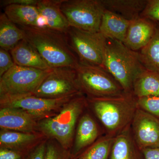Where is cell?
<instances>
[{"instance_id": "cell-25", "label": "cell", "mask_w": 159, "mask_h": 159, "mask_svg": "<svg viewBox=\"0 0 159 159\" xmlns=\"http://www.w3.org/2000/svg\"><path fill=\"white\" fill-rule=\"evenodd\" d=\"M115 137L107 134L99 137L74 159H109Z\"/></svg>"}, {"instance_id": "cell-17", "label": "cell", "mask_w": 159, "mask_h": 159, "mask_svg": "<svg viewBox=\"0 0 159 159\" xmlns=\"http://www.w3.org/2000/svg\"><path fill=\"white\" fill-rule=\"evenodd\" d=\"M109 159H144L134 140L130 126L115 137Z\"/></svg>"}, {"instance_id": "cell-31", "label": "cell", "mask_w": 159, "mask_h": 159, "mask_svg": "<svg viewBox=\"0 0 159 159\" xmlns=\"http://www.w3.org/2000/svg\"><path fill=\"white\" fill-rule=\"evenodd\" d=\"M28 153L0 148V159H25Z\"/></svg>"}, {"instance_id": "cell-24", "label": "cell", "mask_w": 159, "mask_h": 159, "mask_svg": "<svg viewBox=\"0 0 159 159\" xmlns=\"http://www.w3.org/2000/svg\"><path fill=\"white\" fill-rule=\"evenodd\" d=\"M139 52L144 68L159 73V22H156L155 30L150 42Z\"/></svg>"}, {"instance_id": "cell-6", "label": "cell", "mask_w": 159, "mask_h": 159, "mask_svg": "<svg viewBox=\"0 0 159 159\" xmlns=\"http://www.w3.org/2000/svg\"><path fill=\"white\" fill-rule=\"evenodd\" d=\"M75 70L81 92L88 98L118 97L125 93L119 83L102 68L79 63Z\"/></svg>"}, {"instance_id": "cell-22", "label": "cell", "mask_w": 159, "mask_h": 159, "mask_svg": "<svg viewBox=\"0 0 159 159\" xmlns=\"http://www.w3.org/2000/svg\"><path fill=\"white\" fill-rule=\"evenodd\" d=\"M132 93L137 99L159 96V73L144 70L134 80Z\"/></svg>"}, {"instance_id": "cell-33", "label": "cell", "mask_w": 159, "mask_h": 159, "mask_svg": "<svg viewBox=\"0 0 159 159\" xmlns=\"http://www.w3.org/2000/svg\"><path fill=\"white\" fill-rule=\"evenodd\" d=\"M144 159H159V147L142 149Z\"/></svg>"}, {"instance_id": "cell-4", "label": "cell", "mask_w": 159, "mask_h": 159, "mask_svg": "<svg viewBox=\"0 0 159 159\" xmlns=\"http://www.w3.org/2000/svg\"><path fill=\"white\" fill-rule=\"evenodd\" d=\"M102 68L111 75L127 94H133L134 80L145 69L139 52L111 39H107Z\"/></svg>"}, {"instance_id": "cell-14", "label": "cell", "mask_w": 159, "mask_h": 159, "mask_svg": "<svg viewBox=\"0 0 159 159\" xmlns=\"http://www.w3.org/2000/svg\"><path fill=\"white\" fill-rule=\"evenodd\" d=\"M155 27V22L141 16L131 21L123 43L130 50L139 52L150 42Z\"/></svg>"}, {"instance_id": "cell-18", "label": "cell", "mask_w": 159, "mask_h": 159, "mask_svg": "<svg viewBox=\"0 0 159 159\" xmlns=\"http://www.w3.org/2000/svg\"><path fill=\"white\" fill-rule=\"evenodd\" d=\"M63 1L39 0L36 6L40 15L46 20L48 29L66 33L70 26L61 8Z\"/></svg>"}, {"instance_id": "cell-13", "label": "cell", "mask_w": 159, "mask_h": 159, "mask_svg": "<svg viewBox=\"0 0 159 159\" xmlns=\"http://www.w3.org/2000/svg\"><path fill=\"white\" fill-rule=\"evenodd\" d=\"M38 120L25 111L16 108H0V128L20 132H38Z\"/></svg>"}, {"instance_id": "cell-32", "label": "cell", "mask_w": 159, "mask_h": 159, "mask_svg": "<svg viewBox=\"0 0 159 159\" xmlns=\"http://www.w3.org/2000/svg\"><path fill=\"white\" fill-rule=\"evenodd\" d=\"M39 2V0H4L1 3L5 7L11 5L36 6Z\"/></svg>"}, {"instance_id": "cell-23", "label": "cell", "mask_w": 159, "mask_h": 159, "mask_svg": "<svg viewBox=\"0 0 159 159\" xmlns=\"http://www.w3.org/2000/svg\"><path fill=\"white\" fill-rule=\"evenodd\" d=\"M25 32L9 19L5 13L0 15V47L11 51L25 39Z\"/></svg>"}, {"instance_id": "cell-5", "label": "cell", "mask_w": 159, "mask_h": 159, "mask_svg": "<svg viewBox=\"0 0 159 159\" xmlns=\"http://www.w3.org/2000/svg\"><path fill=\"white\" fill-rule=\"evenodd\" d=\"M52 70H39L15 65L0 77V100L33 95Z\"/></svg>"}, {"instance_id": "cell-7", "label": "cell", "mask_w": 159, "mask_h": 159, "mask_svg": "<svg viewBox=\"0 0 159 159\" xmlns=\"http://www.w3.org/2000/svg\"><path fill=\"white\" fill-rule=\"evenodd\" d=\"M66 34L79 63L102 68L106 38L99 31L90 32L71 27Z\"/></svg>"}, {"instance_id": "cell-29", "label": "cell", "mask_w": 159, "mask_h": 159, "mask_svg": "<svg viewBox=\"0 0 159 159\" xmlns=\"http://www.w3.org/2000/svg\"><path fill=\"white\" fill-rule=\"evenodd\" d=\"M15 65L9 51L0 48V77Z\"/></svg>"}, {"instance_id": "cell-20", "label": "cell", "mask_w": 159, "mask_h": 159, "mask_svg": "<svg viewBox=\"0 0 159 159\" xmlns=\"http://www.w3.org/2000/svg\"><path fill=\"white\" fill-rule=\"evenodd\" d=\"M131 21L105 9L100 23L99 31L107 39L124 42Z\"/></svg>"}, {"instance_id": "cell-19", "label": "cell", "mask_w": 159, "mask_h": 159, "mask_svg": "<svg viewBox=\"0 0 159 159\" xmlns=\"http://www.w3.org/2000/svg\"><path fill=\"white\" fill-rule=\"evenodd\" d=\"M16 65L39 70L51 69L37 50L25 39L20 42L10 51Z\"/></svg>"}, {"instance_id": "cell-3", "label": "cell", "mask_w": 159, "mask_h": 159, "mask_svg": "<svg viewBox=\"0 0 159 159\" xmlns=\"http://www.w3.org/2000/svg\"><path fill=\"white\" fill-rule=\"evenodd\" d=\"M87 99L88 107L102 124L106 134L114 137L130 126L138 108L137 98L133 94Z\"/></svg>"}, {"instance_id": "cell-12", "label": "cell", "mask_w": 159, "mask_h": 159, "mask_svg": "<svg viewBox=\"0 0 159 159\" xmlns=\"http://www.w3.org/2000/svg\"><path fill=\"white\" fill-rule=\"evenodd\" d=\"M100 129L91 114L84 112L80 117L75 131L71 148V158L75 159L99 139Z\"/></svg>"}, {"instance_id": "cell-9", "label": "cell", "mask_w": 159, "mask_h": 159, "mask_svg": "<svg viewBox=\"0 0 159 159\" xmlns=\"http://www.w3.org/2000/svg\"><path fill=\"white\" fill-rule=\"evenodd\" d=\"M83 94L77 81L76 70L71 68L53 69L33 95L57 99Z\"/></svg>"}, {"instance_id": "cell-15", "label": "cell", "mask_w": 159, "mask_h": 159, "mask_svg": "<svg viewBox=\"0 0 159 159\" xmlns=\"http://www.w3.org/2000/svg\"><path fill=\"white\" fill-rule=\"evenodd\" d=\"M46 139L39 132L29 133L1 129L0 148L29 153Z\"/></svg>"}, {"instance_id": "cell-34", "label": "cell", "mask_w": 159, "mask_h": 159, "mask_svg": "<svg viewBox=\"0 0 159 159\" xmlns=\"http://www.w3.org/2000/svg\"><path fill=\"white\" fill-rule=\"evenodd\" d=\"M71 159H72V158H71Z\"/></svg>"}, {"instance_id": "cell-10", "label": "cell", "mask_w": 159, "mask_h": 159, "mask_svg": "<svg viewBox=\"0 0 159 159\" xmlns=\"http://www.w3.org/2000/svg\"><path fill=\"white\" fill-rule=\"evenodd\" d=\"M75 97L51 99L41 98L33 95H26L0 100V108L20 109L34 116L39 121L56 115L65 104Z\"/></svg>"}, {"instance_id": "cell-16", "label": "cell", "mask_w": 159, "mask_h": 159, "mask_svg": "<svg viewBox=\"0 0 159 159\" xmlns=\"http://www.w3.org/2000/svg\"><path fill=\"white\" fill-rule=\"evenodd\" d=\"M4 13L19 27L48 29L46 20L40 15L36 6L9 5L5 7Z\"/></svg>"}, {"instance_id": "cell-30", "label": "cell", "mask_w": 159, "mask_h": 159, "mask_svg": "<svg viewBox=\"0 0 159 159\" xmlns=\"http://www.w3.org/2000/svg\"><path fill=\"white\" fill-rule=\"evenodd\" d=\"M47 140L48 139H45L35 148L30 151L25 159H44Z\"/></svg>"}, {"instance_id": "cell-28", "label": "cell", "mask_w": 159, "mask_h": 159, "mask_svg": "<svg viewBox=\"0 0 159 159\" xmlns=\"http://www.w3.org/2000/svg\"><path fill=\"white\" fill-rule=\"evenodd\" d=\"M140 16L159 22V0H147L145 9Z\"/></svg>"}, {"instance_id": "cell-1", "label": "cell", "mask_w": 159, "mask_h": 159, "mask_svg": "<svg viewBox=\"0 0 159 159\" xmlns=\"http://www.w3.org/2000/svg\"><path fill=\"white\" fill-rule=\"evenodd\" d=\"M25 32V39L37 50L51 69H76L79 61L71 48L66 34L50 29L20 27Z\"/></svg>"}, {"instance_id": "cell-8", "label": "cell", "mask_w": 159, "mask_h": 159, "mask_svg": "<svg viewBox=\"0 0 159 159\" xmlns=\"http://www.w3.org/2000/svg\"><path fill=\"white\" fill-rule=\"evenodd\" d=\"M61 8L70 27L90 32L99 31L105 9L101 0H64Z\"/></svg>"}, {"instance_id": "cell-2", "label": "cell", "mask_w": 159, "mask_h": 159, "mask_svg": "<svg viewBox=\"0 0 159 159\" xmlns=\"http://www.w3.org/2000/svg\"><path fill=\"white\" fill-rule=\"evenodd\" d=\"M87 108L86 97L79 94L65 104L56 115L39 121L38 131L70 151L78 121Z\"/></svg>"}, {"instance_id": "cell-21", "label": "cell", "mask_w": 159, "mask_h": 159, "mask_svg": "<svg viewBox=\"0 0 159 159\" xmlns=\"http://www.w3.org/2000/svg\"><path fill=\"white\" fill-rule=\"evenodd\" d=\"M105 9L129 21L140 17L147 0H101Z\"/></svg>"}, {"instance_id": "cell-26", "label": "cell", "mask_w": 159, "mask_h": 159, "mask_svg": "<svg viewBox=\"0 0 159 159\" xmlns=\"http://www.w3.org/2000/svg\"><path fill=\"white\" fill-rule=\"evenodd\" d=\"M70 152L63 148L59 143L48 139L44 159H71Z\"/></svg>"}, {"instance_id": "cell-11", "label": "cell", "mask_w": 159, "mask_h": 159, "mask_svg": "<svg viewBox=\"0 0 159 159\" xmlns=\"http://www.w3.org/2000/svg\"><path fill=\"white\" fill-rule=\"evenodd\" d=\"M134 140L139 148L159 147V119L138 108L130 125Z\"/></svg>"}, {"instance_id": "cell-27", "label": "cell", "mask_w": 159, "mask_h": 159, "mask_svg": "<svg viewBox=\"0 0 159 159\" xmlns=\"http://www.w3.org/2000/svg\"><path fill=\"white\" fill-rule=\"evenodd\" d=\"M137 105L138 108L159 119V96L138 98Z\"/></svg>"}]
</instances>
